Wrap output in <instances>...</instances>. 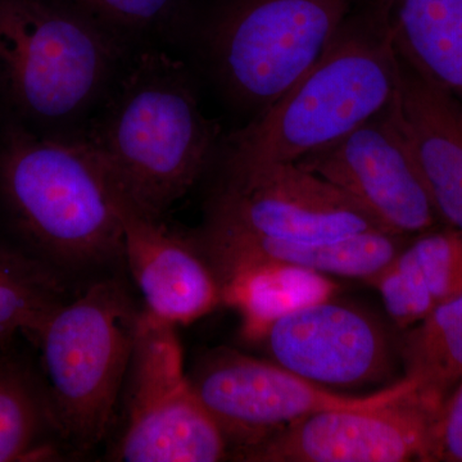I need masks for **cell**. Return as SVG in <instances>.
<instances>
[{"mask_svg": "<svg viewBox=\"0 0 462 462\" xmlns=\"http://www.w3.org/2000/svg\"><path fill=\"white\" fill-rule=\"evenodd\" d=\"M79 136L121 199L161 221L205 171L217 127L200 111L185 66L165 51L145 50L126 60Z\"/></svg>", "mask_w": 462, "mask_h": 462, "instance_id": "cell-1", "label": "cell"}, {"mask_svg": "<svg viewBox=\"0 0 462 462\" xmlns=\"http://www.w3.org/2000/svg\"><path fill=\"white\" fill-rule=\"evenodd\" d=\"M397 85V53L374 14L345 23L305 76L231 138L226 166L297 162L384 111Z\"/></svg>", "mask_w": 462, "mask_h": 462, "instance_id": "cell-2", "label": "cell"}, {"mask_svg": "<svg viewBox=\"0 0 462 462\" xmlns=\"http://www.w3.org/2000/svg\"><path fill=\"white\" fill-rule=\"evenodd\" d=\"M0 190L23 233L54 263L81 269L124 257L118 191L80 136L9 134Z\"/></svg>", "mask_w": 462, "mask_h": 462, "instance_id": "cell-3", "label": "cell"}, {"mask_svg": "<svg viewBox=\"0 0 462 462\" xmlns=\"http://www.w3.org/2000/svg\"><path fill=\"white\" fill-rule=\"evenodd\" d=\"M126 44L65 0H0V93L30 120L74 123L102 105Z\"/></svg>", "mask_w": 462, "mask_h": 462, "instance_id": "cell-4", "label": "cell"}, {"mask_svg": "<svg viewBox=\"0 0 462 462\" xmlns=\"http://www.w3.org/2000/svg\"><path fill=\"white\" fill-rule=\"evenodd\" d=\"M139 315L120 282L103 281L57 307L36 333L58 434L80 451L98 445L109 430Z\"/></svg>", "mask_w": 462, "mask_h": 462, "instance_id": "cell-5", "label": "cell"}, {"mask_svg": "<svg viewBox=\"0 0 462 462\" xmlns=\"http://www.w3.org/2000/svg\"><path fill=\"white\" fill-rule=\"evenodd\" d=\"M352 0H234L208 33L225 89L258 112L311 69L346 21Z\"/></svg>", "mask_w": 462, "mask_h": 462, "instance_id": "cell-6", "label": "cell"}, {"mask_svg": "<svg viewBox=\"0 0 462 462\" xmlns=\"http://www.w3.org/2000/svg\"><path fill=\"white\" fill-rule=\"evenodd\" d=\"M126 425L114 460L217 462L229 456L220 425L184 373L173 325L139 315L127 370Z\"/></svg>", "mask_w": 462, "mask_h": 462, "instance_id": "cell-7", "label": "cell"}, {"mask_svg": "<svg viewBox=\"0 0 462 462\" xmlns=\"http://www.w3.org/2000/svg\"><path fill=\"white\" fill-rule=\"evenodd\" d=\"M226 167L207 224L300 242L392 233L357 200L296 162Z\"/></svg>", "mask_w": 462, "mask_h": 462, "instance_id": "cell-8", "label": "cell"}, {"mask_svg": "<svg viewBox=\"0 0 462 462\" xmlns=\"http://www.w3.org/2000/svg\"><path fill=\"white\" fill-rule=\"evenodd\" d=\"M189 380L229 446L238 451L312 413L376 406L415 388L403 378L370 396H345L273 361L229 348L207 356Z\"/></svg>", "mask_w": 462, "mask_h": 462, "instance_id": "cell-9", "label": "cell"}, {"mask_svg": "<svg viewBox=\"0 0 462 462\" xmlns=\"http://www.w3.org/2000/svg\"><path fill=\"white\" fill-rule=\"evenodd\" d=\"M440 407L413 388L387 403L312 413L233 456L252 462H427Z\"/></svg>", "mask_w": 462, "mask_h": 462, "instance_id": "cell-10", "label": "cell"}, {"mask_svg": "<svg viewBox=\"0 0 462 462\" xmlns=\"http://www.w3.org/2000/svg\"><path fill=\"white\" fill-rule=\"evenodd\" d=\"M296 163L357 200L392 233L418 236L445 225L388 107Z\"/></svg>", "mask_w": 462, "mask_h": 462, "instance_id": "cell-11", "label": "cell"}, {"mask_svg": "<svg viewBox=\"0 0 462 462\" xmlns=\"http://www.w3.org/2000/svg\"><path fill=\"white\" fill-rule=\"evenodd\" d=\"M254 339L273 363L325 388L370 384L391 366L382 325L331 298L276 319Z\"/></svg>", "mask_w": 462, "mask_h": 462, "instance_id": "cell-12", "label": "cell"}, {"mask_svg": "<svg viewBox=\"0 0 462 462\" xmlns=\"http://www.w3.org/2000/svg\"><path fill=\"white\" fill-rule=\"evenodd\" d=\"M117 212L124 257L149 314L172 325L188 324L223 302L217 278L193 240L179 238L161 221L138 214L120 194Z\"/></svg>", "mask_w": 462, "mask_h": 462, "instance_id": "cell-13", "label": "cell"}, {"mask_svg": "<svg viewBox=\"0 0 462 462\" xmlns=\"http://www.w3.org/2000/svg\"><path fill=\"white\" fill-rule=\"evenodd\" d=\"M388 111L443 223L462 231L461 103L397 54V85Z\"/></svg>", "mask_w": 462, "mask_h": 462, "instance_id": "cell-14", "label": "cell"}, {"mask_svg": "<svg viewBox=\"0 0 462 462\" xmlns=\"http://www.w3.org/2000/svg\"><path fill=\"white\" fill-rule=\"evenodd\" d=\"M218 284L233 273L263 264H287L322 275L363 279L382 272L406 245L407 236L376 231L334 242L273 239L207 224L194 239Z\"/></svg>", "mask_w": 462, "mask_h": 462, "instance_id": "cell-15", "label": "cell"}, {"mask_svg": "<svg viewBox=\"0 0 462 462\" xmlns=\"http://www.w3.org/2000/svg\"><path fill=\"white\" fill-rule=\"evenodd\" d=\"M366 282L401 329L462 294V231L443 225L418 234Z\"/></svg>", "mask_w": 462, "mask_h": 462, "instance_id": "cell-16", "label": "cell"}, {"mask_svg": "<svg viewBox=\"0 0 462 462\" xmlns=\"http://www.w3.org/2000/svg\"><path fill=\"white\" fill-rule=\"evenodd\" d=\"M398 56L462 105V0H378Z\"/></svg>", "mask_w": 462, "mask_h": 462, "instance_id": "cell-17", "label": "cell"}, {"mask_svg": "<svg viewBox=\"0 0 462 462\" xmlns=\"http://www.w3.org/2000/svg\"><path fill=\"white\" fill-rule=\"evenodd\" d=\"M223 302L239 310L245 334L254 339L276 319L333 298L338 289L327 275L287 264H263L220 282Z\"/></svg>", "mask_w": 462, "mask_h": 462, "instance_id": "cell-18", "label": "cell"}, {"mask_svg": "<svg viewBox=\"0 0 462 462\" xmlns=\"http://www.w3.org/2000/svg\"><path fill=\"white\" fill-rule=\"evenodd\" d=\"M401 358L404 378L443 404L462 383V294L406 329Z\"/></svg>", "mask_w": 462, "mask_h": 462, "instance_id": "cell-19", "label": "cell"}, {"mask_svg": "<svg viewBox=\"0 0 462 462\" xmlns=\"http://www.w3.org/2000/svg\"><path fill=\"white\" fill-rule=\"evenodd\" d=\"M50 430L58 433L44 387L20 365L0 358V462L48 454Z\"/></svg>", "mask_w": 462, "mask_h": 462, "instance_id": "cell-20", "label": "cell"}, {"mask_svg": "<svg viewBox=\"0 0 462 462\" xmlns=\"http://www.w3.org/2000/svg\"><path fill=\"white\" fill-rule=\"evenodd\" d=\"M63 288L47 267L14 254L0 270V339L18 330L38 333L62 305Z\"/></svg>", "mask_w": 462, "mask_h": 462, "instance_id": "cell-21", "label": "cell"}, {"mask_svg": "<svg viewBox=\"0 0 462 462\" xmlns=\"http://www.w3.org/2000/svg\"><path fill=\"white\" fill-rule=\"evenodd\" d=\"M85 16L127 41L165 23L178 0H65Z\"/></svg>", "mask_w": 462, "mask_h": 462, "instance_id": "cell-22", "label": "cell"}, {"mask_svg": "<svg viewBox=\"0 0 462 462\" xmlns=\"http://www.w3.org/2000/svg\"><path fill=\"white\" fill-rule=\"evenodd\" d=\"M427 462H462V383L440 407Z\"/></svg>", "mask_w": 462, "mask_h": 462, "instance_id": "cell-23", "label": "cell"}, {"mask_svg": "<svg viewBox=\"0 0 462 462\" xmlns=\"http://www.w3.org/2000/svg\"><path fill=\"white\" fill-rule=\"evenodd\" d=\"M14 252L5 251V249H0V270L5 266L9 263L12 257H14Z\"/></svg>", "mask_w": 462, "mask_h": 462, "instance_id": "cell-24", "label": "cell"}]
</instances>
